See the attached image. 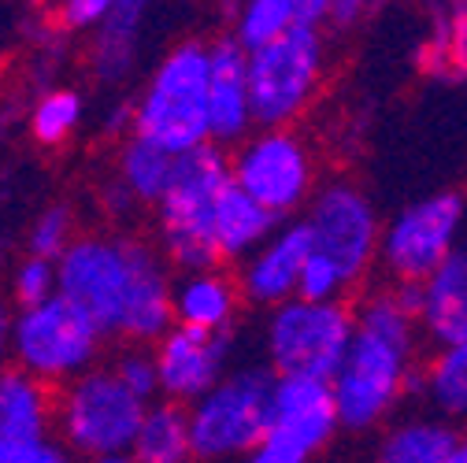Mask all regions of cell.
Instances as JSON below:
<instances>
[{
    "label": "cell",
    "instance_id": "6da1fadb",
    "mask_svg": "<svg viewBox=\"0 0 467 463\" xmlns=\"http://www.w3.org/2000/svg\"><path fill=\"white\" fill-rule=\"evenodd\" d=\"M420 323L408 315L393 289L371 293L357 308V337L334 386L345 430H375L404 400L408 371L416 367Z\"/></svg>",
    "mask_w": 467,
    "mask_h": 463
},
{
    "label": "cell",
    "instance_id": "7a4b0ae2",
    "mask_svg": "<svg viewBox=\"0 0 467 463\" xmlns=\"http://www.w3.org/2000/svg\"><path fill=\"white\" fill-rule=\"evenodd\" d=\"M230 182V149L215 141L174 156L171 182L152 208L156 245L174 274L223 267L215 245V204Z\"/></svg>",
    "mask_w": 467,
    "mask_h": 463
},
{
    "label": "cell",
    "instance_id": "3957f363",
    "mask_svg": "<svg viewBox=\"0 0 467 463\" xmlns=\"http://www.w3.org/2000/svg\"><path fill=\"white\" fill-rule=\"evenodd\" d=\"M208 82H212L208 37L174 41L152 64L149 78L134 97V138L171 156H186L208 145L212 141Z\"/></svg>",
    "mask_w": 467,
    "mask_h": 463
},
{
    "label": "cell",
    "instance_id": "277c9868",
    "mask_svg": "<svg viewBox=\"0 0 467 463\" xmlns=\"http://www.w3.org/2000/svg\"><path fill=\"white\" fill-rule=\"evenodd\" d=\"M278 375L267 364H238L212 393L190 404V434L201 463L242 459L271 437Z\"/></svg>",
    "mask_w": 467,
    "mask_h": 463
},
{
    "label": "cell",
    "instance_id": "5b68a950",
    "mask_svg": "<svg viewBox=\"0 0 467 463\" xmlns=\"http://www.w3.org/2000/svg\"><path fill=\"white\" fill-rule=\"evenodd\" d=\"M357 337V308L345 301H285L264 319V364L278 378L334 382Z\"/></svg>",
    "mask_w": 467,
    "mask_h": 463
},
{
    "label": "cell",
    "instance_id": "8992f818",
    "mask_svg": "<svg viewBox=\"0 0 467 463\" xmlns=\"http://www.w3.org/2000/svg\"><path fill=\"white\" fill-rule=\"evenodd\" d=\"M145 412L149 404L123 386L111 364H100L56 389V434L82 463L130 452Z\"/></svg>",
    "mask_w": 467,
    "mask_h": 463
},
{
    "label": "cell",
    "instance_id": "52a82bcc",
    "mask_svg": "<svg viewBox=\"0 0 467 463\" xmlns=\"http://www.w3.org/2000/svg\"><path fill=\"white\" fill-rule=\"evenodd\" d=\"M108 334L67 297H52L16 315L12 364L48 389H64L100 367Z\"/></svg>",
    "mask_w": 467,
    "mask_h": 463
},
{
    "label": "cell",
    "instance_id": "ba28073f",
    "mask_svg": "<svg viewBox=\"0 0 467 463\" xmlns=\"http://www.w3.org/2000/svg\"><path fill=\"white\" fill-rule=\"evenodd\" d=\"M327 37L319 26H294L275 45L249 52V93L256 130H289L319 93Z\"/></svg>",
    "mask_w": 467,
    "mask_h": 463
},
{
    "label": "cell",
    "instance_id": "9c48e42d",
    "mask_svg": "<svg viewBox=\"0 0 467 463\" xmlns=\"http://www.w3.org/2000/svg\"><path fill=\"white\" fill-rule=\"evenodd\" d=\"M134 249L138 234H108L89 230L56 263L60 271V297L78 304L108 337H119L127 319V301L134 289Z\"/></svg>",
    "mask_w": 467,
    "mask_h": 463
},
{
    "label": "cell",
    "instance_id": "30bf717a",
    "mask_svg": "<svg viewBox=\"0 0 467 463\" xmlns=\"http://www.w3.org/2000/svg\"><path fill=\"white\" fill-rule=\"evenodd\" d=\"M230 179L282 222H289V215L308 208L316 197V163L294 130L249 134L238 149H230Z\"/></svg>",
    "mask_w": 467,
    "mask_h": 463
},
{
    "label": "cell",
    "instance_id": "8fae6325",
    "mask_svg": "<svg viewBox=\"0 0 467 463\" xmlns=\"http://www.w3.org/2000/svg\"><path fill=\"white\" fill-rule=\"evenodd\" d=\"M463 222V197L452 190L431 193L400 208L389 226H382V263L397 282H427L452 252Z\"/></svg>",
    "mask_w": 467,
    "mask_h": 463
},
{
    "label": "cell",
    "instance_id": "7c38bea8",
    "mask_svg": "<svg viewBox=\"0 0 467 463\" xmlns=\"http://www.w3.org/2000/svg\"><path fill=\"white\" fill-rule=\"evenodd\" d=\"M305 222L312 230V245L327 256L353 289L375 263L382 249V222L368 193L353 182H330L316 190Z\"/></svg>",
    "mask_w": 467,
    "mask_h": 463
},
{
    "label": "cell",
    "instance_id": "4fadbf2b",
    "mask_svg": "<svg viewBox=\"0 0 467 463\" xmlns=\"http://www.w3.org/2000/svg\"><path fill=\"white\" fill-rule=\"evenodd\" d=\"M152 356L160 371V396L190 408L234 371V330L204 334L190 326H171L152 345Z\"/></svg>",
    "mask_w": 467,
    "mask_h": 463
},
{
    "label": "cell",
    "instance_id": "5bb4252c",
    "mask_svg": "<svg viewBox=\"0 0 467 463\" xmlns=\"http://www.w3.org/2000/svg\"><path fill=\"white\" fill-rule=\"evenodd\" d=\"M316 252L312 245V230L305 219H289L282 222L278 234L256 252L249 256L234 278H238L242 289V301L253 308H278L285 301L297 297V285H301V271L308 263V256Z\"/></svg>",
    "mask_w": 467,
    "mask_h": 463
},
{
    "label": "cell",
    "instance_id": "9a60e30c",
    "mask_svg": "<svg viewBox=\"0 0 467 463\" xmlns=\"http://www.w3.org/2000/svg\"><path fill=\"white\" fill-rule=\"evenodd\" d=\"M341 430L334 386L319 378H278L275 386V416L271 437L305 452L308 459L323 452Z\"/></svg>",
    "mask_w": 467,
    "mask_h": 463
},
{
    "label": "cell",
    "instance_id": "2e32d148",
    "mask_svg": "<svg viewBox=\"0 0 467 463\" xmlns=\"http://www.w3.org/2000/svg\"><path fill=\"white\" fill-rule=\"evenodd\" d=\"M208 52H212V82H208L212 141L223 149H238L249 134H256L253 93H249V52L230 34L208 37Z\"/></svg>",
    "mask_w": 467,
    "mask_h": 463
},
{
    "label": "cell",
    "instance_id": "e0dca14e",
    "mask_svg": "<svg viewBox=\"0 0 467 463\" xmlns=\"http://www.w3.org/2000/svg\"><path fill=\"white\" fill-rule=\"evenodd\" d=\"M56 430V389L19 371H0V463L19 448L52 437Z\"/></svg>",
    "mask_w": 467,
    "mask_h": 463
},
{
    "label": "cell",
    "instance_id": "ac0fdd59",
    "mask_svg": "<svg viewBox=\"0 0 467 463\" xmlns=\"http://www.w3.org/2000/svg\"><path fill=\"white\" fill-rule=\"evenodd\" d=\"M171 308H174V326H190L204 334H230L234 323H238V308H242L238 278L223 267L174 274Z\"/></svg>",
    "mask_w": 467,
    "mask_h": 463
},
{
    "label": "cell",
    "instance_id": "d6986e66",
    "mask_svg": "<svg viewBox=\"0 0 467 463\" xmlns=\"http://www.w3.org/2000/svg\"><path fill=\"white\" fill-rule=\"evenodd\" d=\"M149 8L138 0H115L111 15L89 34V71L104 86H123L138 60H141V37H145Z\"/></svg>",
    "mask_w": 467,
    "mask_h": 463
},
{
    "label": "cell",
    "instance_id": "ffe728a7",
    "mask_svg": "<svg viewBox=\"0 0 467 463\" xmlns=\"http://www.w3.org/2000/svg\"><path fill=\"white\" fill-rule=\"evenodd\" d=\"M282 230V219L267 211L260 201H253L242 186H226L215 204V245L219 260L242 267L249 256H256Z\"/></svg>",
    "mask_w": 467,
    "mask_h": 463
},
{
    "label": "cell",
    "instance_id": "44dd1931",
    "mask_svg": "<svg viewBox=\"0 0 467 463\" xmlns=\"http://www.w3.org/2000/svg\"><path fill=\"white\" fill-rule=\"evenodd\" d=\"M423 334L438 345L467 341V249H456L427 282H423Z\"/></svg>",
    "mask_w": 467,
    "mask_h": 463
},
{
    "label": "cell",
    "instance_id": "7402d4cb",
    "mask_svg": "<svg viewBox=\"0 0 467 463\" xmlns=\"http://www.w3.org/2000/svg\"><path fill=\"white\" fill-rule=\"evenodd\" d=\"M130 456L138 463H193V434H190V408L171 400H152L145 423L134 437Z\"/></svg>",
    "mask_w": 467,
    "mask_h": 463
},
{
    "label": "cell",
    "instance_id": "603a6c76",
    "mask_svg": "<svg viewBox=\"0 0 467 463\" xmlns=\"http://www.w3.org/2000/svg\"><path fill=\"white\" fill-rule=\"evenodd\" d=\"M460 434L441 419H404L379 441L375 463H445Z\"/></svg>",
    "mask_w": 467,
    "mask_h": 463
},
{
    "label": "cell",
    "instance_id": "cb8c5ba5",
    "mask_svg": "<svg viewBox=\"0 0 467 463\" xmlns=\"http://www.w3.org/2000/svg\"><path fill=\"white\" fill-rule=\"evenodd\" d=\"M171 167H174V156L141 141V138H127L115 152V170L111 175L119 179L130 197L141 204V208H156L167 182H171Z\"/></svg>",
    "mask_w": 467,
    "mask_h": 463
},
{
    "label": "cell",
    "instance_id": "d4e9b609",
    "mask_svg": "<svg viewBox=\"0 0 467 463\" xmlns=\"http://www.w3.org/2000/svg\"><path fill=\"white\" fill-rule=\"evenodd\" d=\"M230 37L245 52H260L297 26V0H249L230 5Z\"/></svg>",
    "mask_w": 467,
    "mask_h": 463
},
{
    "label": "cell",
    "instance_id": "484cf974",
    "mask_svg": "<svg viewBox=\"0 0 467 463\" xmlns=\"http://www.w3.org/2000/svg\"><path fill=\"white\" fill-rule=\"evenodd\" d=\"M420 67L434 78L463 82L467 78V5L441 8V19L434 23L423 52Z\"/></svg>",
    "mask_w": 467,
    "mask_h": 463
},
{
    "label": "cell",
    "instance_id": "4316f807",
    "mask_svg": "<svg viewBox=\"0 0 467 463\" xmlns=\"http://www.w3.org/2000/svg\"><path fill=\"white\" fill-rule=\"evenodd\" d=\"M86 119V100L78 89H67V86H56V89H45L34 108H30V134L37 145L45 149H56L78 134Z\"/></svg>",
    "mask_w": 467,
    "mask_h": 463
},
{
    "label": "cell",
    "instance_id": "83f0119b",
    "mask_svg": "<svg viewBox=\"0 0 467 463\" xmlns=\"http://www.w3.org/2000/svg\"><path fill=\"white\" fill-rule=\"evenodd\" d=\"M427 400L445 419H467V341L434 353L427 364Z\"/></svg>",
    "mask_w": 467,
    "mask_h": 463
},
{
    "label": "cell",
    "instance_id": "f1b7e54d",
    "mask_svg": "<svg viewBox=\"0 0 467 463\" xmlns=\"http://www.w3.org/2000/svg\"><path fill=\"white\" fill-rule=\"evenodd\" d=\"M78 238V219L71 204H48L45 211H37L30 234H26V252L48 263H60L64 252L75 245Z\"/></svg>",
    "mask_w": 467,
    "mask_h": 463
},
{
    "label": "cell",
    "instance_id": "f546056e",
    "mask_svg": "<svg viewBox=\"0 0 467 463\" xmlns=\"http://www.w3.org/2000/svg\"><path fill=\"white\" fill-rule=\"evenodd\" d=\"M52 297H60V271H56V263H48V260L26 256L12 271V304L19 312H26V308H37Z\"/></svg>",
    "mask_w": 467,
    "mask_h": 463
},
{
    "label": "cell",
    "instance_id": "4dcf8cb0",
    "mask_svg": "<svg viewBox=\"0 0 467 463\" xmlns=\"http://www.w3.org/2000/svg\"><path fill=\"white\" fill-rule=\"evenodd\" d=\"M111 371L123 378V386L141 396L145 404L160 400V371H156V356L152 349H141V345H127L111 356Z\"/></svg>",
    "mask_w": 467,
    "mask_h": 463
},
{
    "label": "cell",
    "instance_id": "1f68e13d",
    "mask_svg": "<svg viewBox=\"0 0 467 463\" xmlns=\"http://www.w3.org/2000/svg\"><path fill=\"white\" fill-rule=\"evenodd\" d=\"M345 289H348L345 274H341L327 256L312 252L308 263H305V271H301L297 297H301V301H312V304H334V301L345 297Z\"/></svg>",
    "mask_w": 467,
    "mask_h": 463
},
{
    "label": "cell",
    "instance_id": "d6a6232c",
    "mask_svg": "<svg viewBox=\"0 0 467 463\" xmlns=\"http://www.w3.org/2000/svg\"><path fill=\"white\" fill-rule=\"evenodd\" d=\"M115 8V0H64L56 5V30H67V34H93Z\"/></svg>",
    "mask_w": 467,
    "mask_h": 463
},
{
    "label": "cell",
    "instance_id": "836d02e7",
    "mask_svg": "<svg viewBox=\"0 0 467 463\" xmlns=\"http://www.w3.org/2000/svg\"><path fill=\"white\" fill-rule=\"evenodd\" d=\"M5 463H82L64 441H56V437H45V441H34L26 448H19L16 456H8Z\"/></svg>",
    "mask_w": 467,
    "mask_h": 463
},
{
    "label": "cell",
    "instance_id": "e575fe53",
    "mask_svg": "<svg viewBox=\"0 0 467 463\" xmlns=\"http://www.w3.org/2000/svg\"><path fill=\"white\" fill-rule=\"evenodd\" d=\"M100 204H104V211H108L111 219H119V222H127V219H130V215L141 208V204L130 197V190H127L119 179H115V175H111V179L100 186Z\"/></svg>",
    "mask_w": 467,
    "mask_h": 463
},
{
    "label": "cell",
    "instance_id": "d590c367",
    "mask_svg": "<svg viewBox=\"0 0 467 463\" xmlns=\"http://www.w3.org/2000/svg\"><path fill=\"white\" fill-rule=\"evenodd\" d=\"M238 463H308V456L297 452V448H289V445H282V441H275V437H267L260 448H253Z\"/></svg>",
    "mask_w": 467,
    "mask_h": 463
},
{
    "label": "cell",
    "instance_id": "8d00e7d4",
    "mask_svg": "<svg viewBox=\"0 0 467 463\" xmlns=\"http://www.w3.org/2000/svg\"><path fill=\"white\" fill-rule=\"evenodd\" d=\"M16 315L19 308L0 297V371L12 367V337H16Z\"/></svg>",
    "mask_w": 467,
    "mask_h": 463
},
{
    "label": "cell",
    "instance_id": "74e56055",
    "mask_svg": "<svg viewBox=\"0 0 467 463\" xmlns=\"http://www.w3.org/2000/svg\"><path fill=\"white\" fill-rule=\"evenodd\" d=\"M393 297H397V304H400L408 315H412L416 323L423 319V285H420V282H397Z\"/></svg>",
    "mask_w": 467,
    "mask_h": 463
},
{
    "label": "cell",
    "instance_id": "f35d334b",
    "mask_svg": "<svg viewBox=\"0 0 467 463\" xmlns=\"http://www.w3.org/2000/svg\"><path fill=\"white\" fill-rule=\"evenodd\" d=\"M364 12H368V8L357 5V0H330V19H327V23H334V26H353Z\"/></svg>",
    "mask_w": 467,
    "mask_h": 463
},
{
    "label": "cell",
    "instance_id": "ab89813d",
    "mask_svg": "<svg viewBox=\"0 0 467 463\" xmlns=\"http://www.w3.org/2000/svg\"><path fill=\"white\" fill-rule=\"evenodd\" d=\"M86 463H138L130 452H119V456H100V459H86Z\"/></svg>",
    "mask_w": 467,
    "mask_h": 463
},
{
    "label": "cell",
    "instance_id": "60d3db41",
    "mask_svg": "<svg viewBox=\"0 0 467 463\" xmlns=\"http://www.w3.org/2000/svg\"><path fill=\"white\" fill-rule=\"evenodd\" d=\"M445 463H467V441H460V445L452 448V456H449Z\"/></svg>",
    "mask_w": 467,
    "mask_h": 463
}]
</instances>
